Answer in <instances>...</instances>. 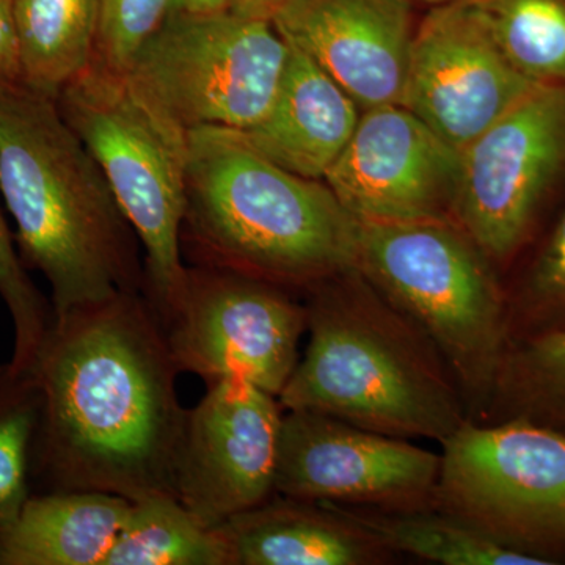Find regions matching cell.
<instances>
[{
	"label": "cell",
	"instance_id": "obj_16",
	"mask_svg": "<svg viewBox=\"0 0 565 565\" xmlns=\"http://www.w3.org/2000/svg\"><path fill=\"white\" fill-rule=\"evenodd\" d=\"M359 104L303 52L289 46L280 87L266 115L241 139L267 161L323 181L360 120Z\"/></svg>",
	"mask_w": 565,
	"mask_h": 565
},
{
	"label": "cell",
	"instance_id": "obj_23",
	"mask_svg": "<svg viewBox=\"0 0 565 565\" xmlns=\"http://www.w3.org/2000/svg\"><path fill=\"white\" fill-rule=\"evenodd\" d=\"M501 50L535 84H565V0H481Z\"/></svg>",
	"mask_w": 565,
	"mask_h": 565
},
{
	"label": "cell",
	"instance_id": "obj_25",
	"mask_svg": "<svg viewBox=\"0 0 565 565\" xmlns=\"http://www.w3.org/2000/svg\"><path fill=\"white\" fill-rule=\"evenodd\" d=\"M0 297L11 316L14 330L11 366L29 371L52 326V305L47 303L29 277L14 245L2 211H0Z\"/></svg>",
	"mask_w": 565,
	"mask_h": 565
},
{
	"label": "cell",
	"instance_id": "obj_18",
	"mask_svg": "<svg viewBox=\"0 0 565 565\" xmlns=\"http://www.w3.org/2000/svg\"><path fill=\"white\" fill-rule=\"evenodd\" d=\"M129 509L92 490L32 493L0 530V565H104Z\"/></svg>",
	"mask_w": 565,
	"mask_h": 565
},
{
	"label": "cell",
	"instance_id": "obj_19",
	"mask_svg": "<svg viewBox=\"0 0 565 565\" xmlns=\"http://www.w3.org/2000/svg\"><path fill=\"white\" fill-rule=\"evenodd\" d=\"M332 505L393 553L445 565H552L544 557L500 544L471 523L435 505Z\"/></svg>",
	"mask_w": 565,
	"mask_h": 565
},
{
	"label": "cell",
	"instance_id": "obj_7",
	"mask_svg": "<svg viewBox=\"0 0 565 565\" xmlns=\"http://www.w3.org/2000/svg\"><path fill=\"white\" fill-rule=\"evenodd\" d=\"M435 508L505 546L565 555V434L525 418L465 419L441 441Z\"/></svg>",
	"mask_w": 565,
	"mask_h": 565
},
{
	"label": "cell",
	"instance_id": "obj_8",
	"mask_svg": "<svg viewBox=\"0 0 565 565\" xmlns=\"http://www.w3.org/2000/svg\"><path fill=\"white\" fill-rule=\"evenodd\" d=\"M288 57L270 21L172 11L126 73L188 131H244L269 110Z\"/></svg>",
	"mask_w": 565,
	"mask_h": 565
},
{
	"label": "cell",
	"instance_id": "obj_1",
	"mask_svg": "<svg viewBox=\"0 0 565 565\" xmlns=\"http://www.w3.org/2000/svg\"><path fill=\"white\" fill-rule=\"evenodd\" d=\"M43 405L32 493L172 494L188 411L166 330L143 292L62 316L31 370Z\"/></svg>",
	"mask_w": 565,
	"mask_h": 565
},
{
	"label": "cell",
	"instance_id": "obj_27",
	"mask_svg": "<svg viewBox=\"0 0 565 565\" xmlns=\"http://www.w3.org/2000/svg\"><path fill=\"white\" fill-rule=\"evenodd\" d=\"M522 315L533 333L565 327V212L534 264Z\"/></svg>",
	"mask_w": 565,
	"mask_h": 565
},
{
	"label": "cell",
	"instance_id": "obj_21",
	"mask_svg": "<svg viewBox=\"0 0 565 565\" xmlns=\"http://www.w3.org/2000/svg\"><path fill=\"white\" fill-rule=\"evenodd\" d=\"M104 565H233L222 527L204 526L172 494L131 501Z\"/></svg>",
	"mask_w": 565,
	"mask_h": 565
},
{
	"label": "cell",
	"instance_id": "obj_4",
	"mask_svg": "<svg viewBox=\"0 0 565 565\" xmlns=\"http://www.w3.org/2000/svg\"><path fill=\"white\" fill-rule=\"evenodd\" d=\"M308 294L310 340L278 394L282 408L440 444L468 419L440 353L355 269Z\"/></svg>",
	"mask_w": 565,
	"mask_h": 565
},
{
	"label": "cell",
	"instance_id": "obj_28",
	"mask_svg": "<svg viewBox=\"0 0 565 565\" xmlns=\"http://www.w3.org/2000/svg\"><path fill=\"white\" fill-rule=\"evenodd\" d=\"M0 81H21L14 0H0Z\"/></svg>",
	"mask_w": 565,
	"mask_h": 565
},
{
	"label": "cell",
	"instance_id": "obj_9",
	"mask_svg": "<svg viewBox=\"0 0 565 565\" xmlns=\"http://www.w3.org/2000/svg\"><path fill=\"white\" fill-rule=\"evenodd\" d=\"M307 322V305L286 289L192 266L163 330L181 373L199 375L207 385L239 379L278 397L299 363Z\"/></svg>",
	"mask_w": 565,
	"mask_h": 565
},
{
	"label": "cell",
	"instance_id": "obj_3",
	"mask_svg": "<svg viewBox=\"0 0 565 565\" xmlns=\"http://www.w3.org/2000/svg\"><path fill=\"white\" fill-rule=\"evenodd\" d=\"M355 239L326 182L275 166L233 129L189 131L181 247L193 266L308 292L353 269Z\"/></svg>",
	"mask_w": 565,
	"mask_h": 565
},
{
	"label": "cell",
	"instance_id": "obj_13",
	"mask_svg": "<svg viewBox=\"0 0 565 565\" xmlns=\"http://www.w3.org/2000/svg\"><path fill=\"white\" fill-rule=\"evenodd\" d=\"M281 408L274 394L228 379L207 385L188 411L174 490L204 526H221L274 497Z\"/></svg>",
	"mask_w": 565,
	"mask_h": 565
},
{
	"label": "cell",
	"instance_id": "obj_29",
	"mask_svg": "<svg viewBox=\"0 0 565 565\" xmlns=\"http://www.w3.org/2000/svg\"><path fill=\"white\" fill-rule=\"evenodd\" d=\"M289 2L291 0H232L228 11L237 17L273 22L275 14Z\"/></svg>",
	"mask_w": 565,
	"mask_h": 565
},
{
	"label": "cell",
	"instance_id": "obj_11",
	"mask_svg": "<svg viewBox=\"0 0 565 565\" xmlns=\"http://www.w3.org/2000/svg\"><path fill=\"white\" fill-rule=\"evenodd\" d=\"M537 85L501 50L481 0H456L416 25L401 106L462 152Z\"/></svg>",
	"mask_w": 565,
	"mask_h": 565
},
{
	"label": "cell",
	"instance_id": "obj_14",
	"mask_svg": "<svg viewBox=\"0 0 565 565\" xmlns=\"http://www.w3.org/2000/svg\"><path fill=\"white\" fill-rule=\"evenodd\" d=\"M462 152L401 104L360 115L323 178L356 221H455Z\"/></svg>",
	"mask_w": 565,
	"mask_h": 565
},
{
	"label": "cell",
	"instance_id": "obj_20",
	"mask_svg": "<svg viewBox=\"0 0 565 565\" xmlns=\"http://www.w3.org/2000/svg\"><path fill=\"white\" fill-rule=\"evenodd\" d=\"M103 0H14L21 81L57 99L98 52Z\"/></svg>",
	"mask_w": 565,
	"mask_h": 565
},
{
	"label": "cell",
	"instance_id": "obj_12",
	"mask_svg": "<svg viewBox=\"0 0 565 565\" xmlns=\"http://www.w3.org/2000/svg\"><path fill=\"white\" fill-rule=\"evenodd\" d=\"M440 455L308 411L282 415L275 493L313 503L434 505Z\"/></svg>",
	"mask_w": 565,
	"mask_h": 565
},
{
	"label": "cell",
	"instance_id": "obj_30",
	"mask_svg": "<svg viewBox=\"0 0 565 565\" xmlns=\"http://www.w3.org/2000/svg\"><path fill=\"white\" fill-rule=\"evenodd\" d=\"M232 0H174L173 11L188 14H212L228 11Z\"/></svg>",
	"mask_w": 565,
	"mask_h": 565
},
{
	"label": "cell",
	"instance_id": "obj_22",
	"mask_svg": "<svg viewBox=\"0 0 565 565\" xmlns=\"http://www.w3.org/2000/svg\"><path fill=\"white\" fill-rule=\"evenodd\" d=\"M489 408L565 434V327L508 348Z\"/></svg>",
	"mask_w": 565,
	"mask_h": 565
},
{
	"label": "cell",
	"instance_id": "obj_31",
	"mask_svg": "<svg viewBox=\"0 0 565 565\" xmlns=\"http://www.w3.org/2000/svg\"><path fill=\"white\" fill-rule=\"evenodd\" d=\"M412 2L426 3L429 7L445 6V3L456 2V0H412Z\"/></svg>",
	"mask_w": 565,
	"mask_h": 565
},
{
	"label": "cell",
	"instance_id": "obj_15",
	"mask_svg": "<svg viewBox=\"0 0 565 565\" xmlns=\"http://www.w3.org/2000/svg\"><path fill=\"white\" fill-rule=\"evenodd\" d=\"M412 3L291 0L273 24L364 110L403 104L416 29Z\"/></svg>",
	"mask_w": 565,
	"mask_h": 565
},
{
	"label": "cell",
	"instance_id": "obj_26",
	"mask_svg": "<svg viewBox=\"0 0 565 565\" xmlns=\"http://www.w3.org/2000/svg\"><path fill=\"white\" fill-rule=\"evenodd\" d=\"M174 9V0H103L96 57L126 71L134 55Z\"/></svg>",
	"mask_w": 565,
	"mask_h": 565
},
{
	"label": "cell",
	"instance_id": "obj_6",
	"mask_svg": "<svg viewBox=\"0 0 565 565\" xmlns=\"http://www.w3.org/2000/svg\"><path fill=\"white\" fill-rule=\"evenodd\" d=\"M143 248V294L162 327L172 318L188 266L182 263L189 131L126 71L95 57L57 96Z\"/></svg>",
	"mask_w": 565,
	"mask_h": 565
},
{
	"label": "cell",
	"instance_id": "obj_10",
	"mask_svg": "<svg viewBox=\"0 0 565 565\" xmlns=\"http://www.w3.org/2000/svg\"><path fill=\"white\" fill-rule=\"evenodd\" d=\"M565 173V84H539L462 151L455 222L503 262Z\"/></svg>",
	"mask_w": 565,
	"mask_h": 565
},
{
	"label": "cell",
	"instance_id": "obj_2",
	"mask_svg": "<svg viewBox=\"0 0 565 565\" xmlns=\"http://www.w3.org/2000/svg\"><path fill=\"white\" fill-rule=\"evenodd\" d=\"M0 195L28 269L51 286L54 316L143 292L139 237L57 99L0 81Z\"/></svg>",
	"mask_w": 565,
	"mask_h": 565
},
{
	"label": "cell",
	"instance_id": "obj_5",
	"mask_svg": "<svg viewBox=\"0 0 565 565\" xmlns=\"http://www.w3.org/2000/svg\"><path fill=\"white\" fill-rule=\"evenodd\" d=\"M489 262L451 218L356 221L353 269L426 334L476 414L489 408L509 348Z\"/></svg>",
	"mask_w": 565,
	"mask_h": 565
},
{
	"label": "cell",
	"instance_id": "obj_17",
	"mask_svg": "<svg viewBox=\"0 0 565 565\" xmlns=\"http://www.w3.org/2000/svg\"><path fill=\"white\" fill-rule=\"evenodd\" d=\"M221 527L233 565H375L394 556L334 505L277 493Z\"/></svg>",
	"mask_w": 565,
	"mask_h": 565
},
{
	"label": "cell",
	"instance_id": "obj_24",
	"mask_svg": "<svg viewBox=\"0 0 565 565\" xmlns=\"http://www.w3.org/2000/svg\"><path fill=\"white\" fill-rule=\"evenodd\" d=\"M41 390L32 371L0 364V530L10 525L32 494V457L39 430Z\"/></svg>",
	"mask_w": 565,
	"mask_h": 565
}]
</instances>
